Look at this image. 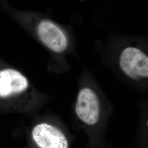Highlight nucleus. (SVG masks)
<instances>
[{
    "label": "nucleus",
    "instance_id": "f257e3e1",
    "mask_svg": "<svg viewBox=\"0 0 148 148\" xmlns=\"http://www.w3.org/2000/svg\"><path fill=\"white\" fill-rule=\"evenodd\" d=\"M122 71L131 79L139 80L148 78V56L137 48L127 47L120 57Z\"/></svg>",
    "mask_w": 148,
    "mask_h": 148
},
{
    "label": "nucleus",
    "instance_id": "f03ea898",
    "mask_svg": "<svg viewBox=\"0 0 148 148\" xmlns=\"http://www.w3.org/2000/svg\"><path fill=\"white\" fill-rule=\"evenodd\" d=\"M75 112L81 121L88 125L96 124L100 116V103L95 92L85 87L79 90Z\"/></svg>",
    "mask_w": 148,
    "mask_h": 148
},
{
    "label": "nucleus",
    "instance_id": "7ed1b4c3",
    "mask_svg": "<svg viewBox=\"0 0 148 148\" xmlns=\"http://www.w3.org/2000/svg\"><path fill=\"white\" fill-rule=\"evenodd\" d=\"M32 137L40 148H68V142L63 133L49 123L37 125L32 130Z\"/></svg>",
    "mask_w": 148,
    "mask_h": 148
},
{
    "label": "nucleus",
    "instance_id": "20e7f679",
    "mask_svg": "<svg viewBox=\"0 0 148 148\" xmlns=\"http://www.w3.org/2000/svg\"><path fill=\"white\" fill-rule=\"evenodd\" d=\"M37 33L41 41L54 52H63L68 46L65 35L51 21H41L37 27Z\"/></svg>",
    "mask_w": 148,
    "mask_h": 148
},
{
    "label": "nucleus",
    "instance_id": "39448f33",
    "mask_svg": "<svg viewBox=\"0 0 148 148\" xmlns=\"http://www.w3.org/2000/svg\"><path fill=\"white\" fill-rule=\"evenodd\" d=\"M29 82L21 73L14 69L0 71V97L7 98L27 90Z\"/></svg>",
    "mask_w": 148,
    "mask_h": 148
}]
</instances>
